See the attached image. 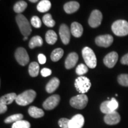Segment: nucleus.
Wrapping results in <instances>:
<instances>
[{"label":"nucleus","mask_w":128,"mask_h":128,"mask_svg":"<svg viewBox=\"0 0 128 128\" xmlns=\"http://www.w3.org/2000/svg\"><path fill=\"white\" fill-rule=\"evenodd\" d=\"M118 60V54L116 52H112L108 54L104 57L103 62L104 65L108 68H112L116 65Z\"/></svg>","instance_id":"4468645a"},{"label":"nucleus","mask_w":128,"mask_h":128,"mask_svg":"<svg viewBox=\"0 0 128 128\" xmlns=\"http://www.w3.org/2000/svg\"><path fill=\"white\" fill-rule=\"evenodd\" d=\"M60 102V96L55 94L48 97L43 103V107L47 110H52L57 106Z\"/></svg>","instance_id":"9d476101"},{"label":"nucleus","mask_w":128,"mask_h":128,"mask_svg":"<svg viewBox=\"0 0 128 128\" xmlns=\"http://www.w3.org/2000/svg\"><path fill=\"white\" fill-rule=\"evenodd\" d=\"M84 124V118L82 115L78 114L75 115L70 120V128H82Z\"/></svg>","instance_id":"2eb2a0df"},{"label":"nucleus","mask_w":128,"mask_h":128,"mask_svg":"<svg viewBox=\"0 0 128 128\" xmlns=\"http://www.w3.org/2000/svg\"><path fill=\"white\" fill-rule=\"evenodd\" d=\"M16 19L22 34L28 37L32 33L31 26L28 19L24 16L21 14H18L16 16Z\"/></svg>","instance_id":"7ed1b4c3"},{"label":"nucleus","mask_w":128,"mask_h":128,"mask_svg":"<svg viewBox=\"0 0 128 128\" xmlns=\"http://www.w3.org/2000/svg\"><path fill=\"white\" fill-rule=\"evenodd\" d=\"M104 120L106 124L109 125H114L120 122V116L116 111H113L106 114L104 118Z\"/></svg>","instance_id":"f8f14e48"},{"label":"nucleus","mask_w":128,"mask_h":128,"mask_svg":"<svg viewBox=\"0 0 128 128\" xmlns=\"http://www.w3.org/2000/svg\"><path fill=\"white\" fill-rule=\"evenodd\" d=\"M28 72L32 77H36L39 72V65L37 62H33L30 64L28 67Z\"/></svg>","instance_id":"b1692460"},{"label":"nucleus","mask_w":128,"mask_h":128,"mask_svg":"<svg viewBox=\"0 0 128 128\" xmlns=\"http://www.w3.org/2000/svg\"><path fill=\"white\" fill-rule=\"evenodd\" d=\"M28 7V4L24 1H20L14 6V11L17 13L20 14L21 12H23Z\"/></svg>","instance_id":"bb28decb"},{"label":"nucleus","mask_w":128,"mask_h":128,"mask_svg":"<svg viewBox=\"0 0 128 128\" xmlns=\"http://www.w3.org/2000/svg\"><path fill=\"white\" fill-rule=\"evenodd\" d=\"M78 60V55L76 52H72L67 56L65 62V66L67 70H70L76 66Z\"/></svg>","instance_id":"dca6fc26"},{"label":"nucleus","mask_w":128,"mask_h":128,"mask_svg":"<svg viewBox=\"0 0 128 128\" xmlns=\"http://www.w3.org/2000/svg\"><path fill=\"white\" fill-rule=\"evenodd\" d=\"M103 15L98 10L92 11L88 19V24L92 28L98 27L102 23Z\"/></svg>","instance_id":"1a4fd4ad"},{"label":"nucleus","mask_w":128,"mask_h":128,"mask_svg":"<svg viewBox=\"0 0 128 128\" xmlns=\"http://www.w3.org/2000/svg\"><path fill=\"white\" fill-rule=\"evenodd\" d=\"M64 50L61 48H57L53 50L50 55V58L52 61L57 62L63 56Z\"/></svg>","instance_id":"a878e982"},{"label":"nucleus","mask_w":128,"mask_h":128,"mask_svg":"<svg viewBox=\"0 0 128 128\" xmlns=\"http://www.w3.org/2000/svg\"><path fill=\"white\" fill-rule=\"evenodd\" d=\"M51 8V2L49 0H42L37 6V9L40 12H47Z\"/></svg>","instance_id":"4be33fe9"},{"label":"nucleus","mask_w":128,"mask_h":128,"mask_svg":"<svg viewBox=\"0 0 128 128\" xmlns=\"http://www.w3.org/2000/svg\"><path fill=\"white\" fill-rule=\"evenodd\" d=\"M38 61L39 64H44L46 62V57L44 54H39L38 55Z\"/></svg>","instance_id":"c9c22d12"},{"label":"nucleus","mask_w":128,"mask_h":128,"mask_svg":"<svg viewBox=\"0 0 128 128\" xmlns=\"http://www.w3.org/2000/svg\"><path fill=\"white\" fill-rule=\"evenodd\" d=\"M88 102V98L87 96L84 94H81L72 97L70 100V104L77 109H83L86 107Z\"/></svg>","instance_id":"423d86ee"},{"label":"nucleus","mask_w":128,"mask_h":128,"mask_svg":"<svg viewBox=\"0 0 128 128\" xmlns=\"http://www.w3.org/2000/svg\"><path fill=\"white\" fill-rule=\"evenodd\" d=\"M16 60L22 66H25L29 62V56L24 48H19L15 53Z\"/></svg>","instance_id":"6e6552de"},{"label":"nucleus","mask_w":128,"mask_h":128,"mask_svg":"<svg viewBox=\"0 0 128 128\" xmlns=\"http://www.w3.org/2000/svg\"><path fill=\"white\" fill-rule=\"evenodd\" d=\"M28 114L33 118H40L44 116V110L35 106L30 107L28 110Z\"/></svg>","instance_id":"aec40b11"},{"label":"nucleus","mask_w":128,"mask_h":128,"mask_svg":"<svg viewBox=\"0 0 128 128\" xmlns=\"http://www.w3.org/2000/svg\"><path fill=\"white\" fill-rule=\"evenodd\" d=\"M43 22L47 27L53 28L55 24V20H53L52 16L50 14H46L43 17Z\"/></svg>","instance_id":"cd10ccee"},{"label":"nucleus","mask_w":128,"mask_h":128,"mask_svg":"<svg viewBox=\"0 0 128 128\" xmlns=\"http://www.w3.org/2000/svg\"><path fill=\"white\" fill-rule=\"evenodd\" d=\"M46 41L48 44H54L56 42L58 36L56 33L53 30H48L45 36Z\"/></svg>","instance_id":"5701e85b"},{"label":"nucleus","mask_w":128,"mask_h":128,"mask_svg":"<svg viewBox=\"0 0 128 128\" xmlns=\"http://www.w3.org/2000/svg\"><path fill=\"white\" fill-rule=\"evenodd\" d=\"M80 4L76 1H70L64 5V9L68 14H72L76 12L79 9Z\"/></svg>","instance_id":"a211bd4d"},{"label":"nucleus","mask_w":128,"mask_h":128,"mask_svg":"<svg viewBox=\"0 0 128 128\" xmlns=\"http://www.w3.org/2000/svg\"><path fill=\"white\" fill-rule=\"evenodd\" d=\"M28 39V38L27 36H24V39H23V40H27Z\"/></svg>","instance_id":"ea45409f"},{"label":"nucleus","mask_w":128,"mask_h":128,"mask_svg":"<svg viewBox=\"0 0 128 128\" xmlns=\"http://www.w3.org/2000/svg\"><path fill=\"white\" fill-rule=\"evenodd\" d=\"M60 84V81L58 78H53L51 79L46 86V90L48 93H52L58 88Z\"/></svg>","instance_id":"6ab92c4d"},{"label":"nucleus","mask_w":128,"mask_h":128,"mask_svg":"<svg viewBox=\"0 0 128 128\" xmlns=\"http://www.w3.org/2000/svg\"><path fill=\"white\" fill-rule=\"evenodd\" d=\"M112 30L116 36H126L128 34V22L124 20H117L112 24Z\"/></svg>","instance_id":"f03ea898"},{"label":"nucleus","mask_w":128,"mask_h":128,"mask_svg":"<svg viewBox=\"0 0 128 128\" xmlns=\"http://www.w3.org/2000/svg\"><path fill=\"white\" fill-rule=\"evenodd\" d=\"M43 39L40 36H35L30 39L29 42V48L30 49H34L38 46H42L43 44Z\"/></svg>","instance_id":"393cba45"},{"label":"nucleus","mask_w":128,"mask_h":128,"mask_svg":"<svg viewBox=\"0 0 128 128\" xmlns=\"http://www.w3.org/2000/svg\"><path fill=\"white\" fill-rule=\"evenodd\" d=\"M23 118V115L22 114H15L12 116L8 117L4 120V122L6 124H10L12 122H16L21 120Z\"/></svg>","instance_id":"c85d7f7f"},{"label":"nucleus","mask_w":128,"mask_h":128,"mask_svg":"<svg viewBox=\"0 0 128 128\" xmlns=\"http://www.w3.org/2000/svg\"><path fill=\"white\" fill-rule=\"evenodd\" d=\"M12 128H30V124L28 121L21 120L14 123Z\"/></svg>","instance_id":"c756f323"},{"label":"nucleus","mask_w":128,"mask_h":128,"mask_svg":"<svg viewBox=\"0 0 128 128\" xmlns=\"http://www.w3.org/2000/svg\"><path fill=\"white\" fill-rule=\"evenodd\" d=\"M120 62L123 65H128V54L124 55V56L122 58Z\"/></svg>","instance_id":"e433bc0d"},{"label":"nucleus","mask_w":128,"mask_h":128,"mask_svg":"<svg viewBox=\"0 0 128 128\" xmlns=\"http://www.w3.org/2000/svg\"><path fill=\"white\" fill-rule=\"evenodd\" d=\"M76 73L78 76H83L84 74H86L88 72V66L84 64H81L78 65L76 68Z\"/></svg>","instance_id":"7c9ffc66"},{"label":"nucleus","mask_w":128,"mask_h":128,"mask_svg":"<svg viewBox=\"0 0 128 128\" xmlns=\"http://www.w3.org/2000/svg\"><path fill=\"white\" fill-rule=\"evenodd\" d=\"M40 72H41L42 76H44V77H46V76H50L51 74H52V71H51V70H50V69L49 68H44L41 70Z\"/></svg>","instance_id":"f704fd0d"},{"label":"nucleus","mask_w":128,"mask_h":128,"mask_svg":"<svg viewBox=\"0 0 128 128\" xmlns=\"http://www.w3.org/2000/svg\"><path fill=\"white\" fill-rule=\"evenodd\" d=\"M29 1H30V2H33V3H34V2H38V1H39V0H29Z\"/></svg>","instance_id":"58836bf2"},{"label":"nucleus","mask_w":128,"mask_h":128,"mask_svg":"<svg viewBox=\"0 0 128 128\" xmlns=\"http://www.w3.org/2000/svg\"><path fill=\"white\" fill-rule=\"evenodd\" d=\"M119 104L114 98H112L110 100L105 101L101 104L100 110L104 114H108L113 111H116L118 108Z\"/></svg>","instance_id":"0eeeda50"},{"label":"nucleus","mask_w":128,"mask_h":128,"mask_svg":"<svg viewBox=\"0 0 128 128\" xmlns=\"http://www.w3.org/2000/svg\"><path fill=\"white\" fill-rule=\"evenodd\" d=\"M82 57L86 65L90 68H96L97 65V58L94 51L89 47H85L82 50Z\"/></svg>","instance_id":"20e7f679"},{"label":"nucleus","mask_w":128,"mask_h":128,"mask_svg":"<svg viewBox=\"0 0 128 128\" xmlns=\"http://www.w3.org/2000/svg\"><path fill=\"white\" fill-rule=\"evenodd\" d=\"M70 120L66 118H61L58 122V124L61 128H70L69 127V124Z\"/></svg>","instance_id":"72a5a7b5"},{"label":"nucleus","mask_w":128,"mask_h":128,"mask_svg":"<svg viewBox=\"0 0 128 128\" xmlns=\"http://www.w3.org/2000/svg\"><path fill=\"white\" fill-rule=\"evenodd\" d=\"M31 24L35 28H40L42 26V22L38 16H33L31 19Z\"/></svg>","instance_id":"473e14b6"},{"label":"nucleus","mask_w":128,"mask_h":128,"mask_svg":"<svg viewBox=\"0 0 128 128\" xmlns=\"http://www.w3.org/2000/svg\"><path fill=\"white\" fill-rule=\"evenodd\" d=\"M113 38L110 34L101 35L96 38V44L101 47L108 48L113 44Z\"/></svg>","instance_id":"9b49d317"},{"label":"nucleus","mask_w":128,"mask_h":128,"mask_svg":"<svg viewBox=\"0 0 128 128\" xmlns=\"http://www.w3.org/2000/svg\"><path fill=\"white\" fill-rule=\"evenodd\" d=\"M118 82L121 86L128 87V74H121L118 78Z\"/></svg>","instance_id":"2f4dec72"},{"label":"nucleus","mask_w":128,"mask_h":128,"mask_svg":"<svg viewBox=\"0 0 128 128\" xmlns=\"http://www.w3.org/2000/svg\"><path fill=\"white\" fill-rule=\"evenodd\" d=\"M92 84L90 80L87 77L84 76H80L76 80L75 87L76 90L81 94H84L88 92Z\"/></svg>","instance_id":"39448f33"},{"label":"nucleus","mask_w":128,"mask_h":128,"mask_svg":"<svg viewBox=\"0 0 128 128\" xmlns=\"http://www.w3.org/2000/svg\"><path fill=\"white\" fill-rule=\"evenodd\" d=\"M59 33L62 43L64 44H68L70 43L71 38V31L69 29L68 27L65 24H62L60 26Z\"/></svg>","instance_id":"ddd939ff"},{"label":"nucleus","mask_w":128,"mask_h":128,"mask_svg":"<svg viewBox=\"0 0 128 128\" xmlns=\"http://www.w3.org/2000/svg\"><path fill=\"white\" fill-rule=\"evenodd\" d=\"M36 97V92L33 90H28L17 96L15 101L17 104L24 106L32 103Z\"/></svg>","instance_id":"f257e3e1"},{"label":"nucleus","mask_w":128,"mask_h":128,"mask_svg":"<svg viewBox=\"0 0 128 128\" xmlns=\"http://www.w3.org/2000/svg\"><path fill=\"white\" fill-rule=\"evenodd\" d=\"M17 96L16 93L12 92V93H9L6 95L2 96L0 98V103L8 105L12 104L14 100H16Z\"/></svg>","instance_id":"412c9836"},{"label":"nucleus","mask_w":128,"mask_h":128,"mask_svg":"<svg viewBox=\"0 0 128 128\" xmlns=\"http://www.w3.org/2000/svg\"><path fill=\"white\" fill-rule=\"evenodd\" d=\"M7 110V105L4 104L0 103V113L2 114Z\"/></svg>","instance_id":"4c0bfd02"},{"label":"nucleus","mask_w":128,"mask_h":128,"mask_svg":"<svg viewBox=\"0 0 128 128\" xmlns=\"http://www.w3.org/2000/svg\"><path fill=\"white\" fill-rule=\"evenodd\" d=\"M71 33L76 38H80L83 33V28L78 22H74L71 26Z\"/></svg>","instance_id":"f3484780"}]
</instances>
